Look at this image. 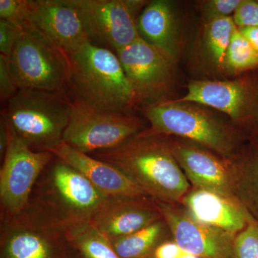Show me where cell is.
I'll use <instances>...</instances> for the list:
<instances>
[{
  "label": "cell",
  "instance_id": "obj_1",
  "mask_svg": "<svg viewBox=\"0 0 258 258\" xmlns=\"http://www.w3.org/2000/svg\"><path fill=\"white\" fill-rule=\"evenodd\" d=\"M90 154L119 169L158 202L176 203L189 189L171 150L170 137L148 128L118 147Z\"/></svg>",
  "mask_w": 258,
  "mask_h": 258
},
{
  "label": "cell",
  "instance_id": "obj_2",
  "mask_svg": "<svg viewBox=\"0 0 258 258\" xmlns=\"http://www.w3.org/2000/svg\"><path fill=\"white\" fill-rule=\"evenodd\" d=\"M68 55L74 99L103 111L134 114L135 96L116 54L89 40Z\"/></svg>",
  "mask_w": 258,
  "mask_h": 258
},
{
  "label": "cell",
  "instance_id": "obj_3",
  "mask_svg": "<svg viewBox=\"0 0 258 258\" xmlns=\"http://www.w3.org/2000/svg\"><path fill=\"white\" fill-rule=\"evenodd\" d=\"M154 134L189 141L224 158H232L247 142V134L208 107L175 100L142 108Z\"/></svg>",
  "mask_w": 258,
  "mask_h": 258
},
{
  "label": "cell",
  "instance_id": "obj_4",
  "mask_svg": "<svg viewBox=\"0 0 258 258\" xmlns=\"http://www.w3.org/2000/svg\"><path fill=\"white\" fill-rule=\"evenodd\" d=\"M31 215L66 232L89 224L108 197L74 168L57 160L36 188Z\"/></svg>",
  "mask_w": 258,
  "mask_h": 258
},
{
  "label": "cell",
  "instance_id": "obj_5",
  "mask_svg": "<svg viewBox=\"0 0 258 258\" xmlns=\"http://www.w3.org/2000/svg\"><path fill=\"white\" fill-rule=\"evenodd\" d=\"M72 100L60 93L20 89L8 102L3 117L30 149L49 151L62 142Z\"/></svg>",
  "mask_w": 258,
  "mask_h": 258
},
{
  "label": "cell",
  "instance_id": "obj_6",
  "mask_svg": "<svg viewBox=\"0 0 258 258\" xmlns=\"http://www.w3.org/2000/svg\"><path fill=\"white\" fill-rule=\"evenodd\" d=\"M9 60L19 90L71 95L69 55L32 25L24 27Z\"/></svg>",
  "mask_w": 258,
  "mask_h": 258
},
{
  "label": "cell",
  "instance_id": "obj_7",
  "mask_svg": "<svg viewBox=\"0 0 258 258\" xmlns=\"http://www.w3.org/2000/svg\"><path fill=\"white\" fill-rule=\"evenodd\" d=\"M115 54L133 90L137 109L179 98L177 61L141 37Z\"/></svg>",
  "mask_w": 258,
  "mask_h": 258
},
{
  "label": "cell",
  "instance_id": "obj_8",
  "mask_svg": "<svg viewBox=\"0 0 258 258\" xmlns=\"http://www.w3.org/2000/svg\"><path fill=\"white\" fill-rule=\"evenodd\" d=\"M146 128L144 120L135 114L103 111L73 99L62 142L90 154L118 147Z\"/></svg>",
  "mask_w": 258,
  "mask_h": 258
},
{
  "label": "cell",
  "instance_id": "obj_9",
  "mask_svg": "<svg viewBox=\"0 0 258 258\" xmlns=\"http://www.w3.org/2000/svg\"><path fill=\"white\" fill-rule=\"evenodd\" d=\"M178 102H191L223 113L237 128L247 132L258 124V70L232 79L190 80Z\"/></svg>",
  "mask_w": 258,
  "mask_h": 258
},
{
  "label": "cell",
  "instance_id": "obj_10",
  "mask_svg": "<svg viewBox=\"0 0 258 258\" xmlns=\"http://www.w3.org/2000/svg\"><path fill=\"white\" fill-rule=\"evenodd\" d=\"M90 40L115 53L140 38L139 15L148 0H71Z\"/></svg>",
  "mask_w": 258,
  "mask_h": 258
},
{
  "label": "cell",
  "instance_id": "obj_11",
  "mask_svg": "<svg viewBox=\"0 0 258 258\" xmlns=\"http://www.w3.org/2000/svg\"><path fill=\"white\" fill-rule=\"evenodd\" d=\"M8 149L0 171V201L8 216L20 215L28 205L32 189L54 155L35 152L10 129Z\"/></svg>",
  "mask_w": 258,
  "mask_h": 258
},
{
  "label": "cell",
  "instance_id": "obj_12",
  "mask_svg": "<svg viewBox=\"0 0 258 258\" xmlns=\"http://www.w3.org/2000/svg\"><path fill=\"white\" fill-rule=\"evenodd\" d=\"M1 236V258H71L64 231L23 212L10 217Z\"/></svg>",
  "mask_w": 258,
  "mask_h": 258
},
{
  "label": "cell",
  "instance_id": "obj_13",
  "mask_svg": "<svg viewBox=\"0 0 258 258\" xmlns=\"http://www.w3.org/2000/svg\"><path fill=\"white\" fill-rule=\"evenodd\" d=\"M169 137L173 154L195 189L215 191L237 200L232 158L222 157L189 141Z\"/></svg>",
  "mask_w": 258,
  "mask_h": 258
},
{
  "label": "cell",
  "instance_id": "obj_14",
  "mask_svg": "<svg viewBox=\"0 0 258 258\" xmlns=\"http://www.w3.org/2000/svg\"><path fill=\"white\" fill-rule=\"evenodd\" d=\"M157 205L181 250L199 258H234L237 235L202 223L168 203L157 201Z\"/></svg>",
  "mask_w": 258,
  "mask_h": 258
},
{
  "label": "cell",
  "instance_id": "obj_15",
  "mask_svg": "<svg viewBox=\"0 0 258 258\" xmlns=\"http://www.w3.org/2000/svg\"><path fill=\"white\" fill-rule=\"evenodd\" d=\"M29 25L67 54L90 40L71 0H31Z\"/></svg>",
  "mask_w": 258,
  "mask_h": 258
},
{
  "label": "cell",
  "instance_id": "obj_16",
  "mask_svg": "<svg viewBox=\"0 0 258 258\" xmlns=\"http://www.w3.org/2000/svg\"><path fill=\"white\" fill-rule=\"evenodd\" d=\"M157 205L147 198L108 197L90 225L109 240L131 235L161 220Z\"/></svg>",
  "mask_w": 258,
  "mask_h": 258
},
{
  "label": "cell",
  "instance_id": "obj_17",
  "mask_svg": "<svg viewBox=\"0 0 258 258\" xmlns=\"http://www.w3.org/2000/svg\"><path fill=\"white\" fill-rule=\"evenodd\" d=\"M235 28L232 17L202 21L189 54V67L198 80L227 79L226 55Z\"/></svg>",
  "mask_w": 258,
  "mask_h": 258
},
{
  "label": "cell",
  "instance_id": "obj_18",
  "mask_svg": "<svg viewBox=\"0 0 258 258\" xmlns=\"http://www.w3.org/2000/svg\"><path fill=\"white\" fill-rule=\"evenodd\" d=\"M57 160L74 168L108 197H149L130 178L114 166L76 150L63 142L47 151Z\"/></svg>",
  "mask_w": 258,
  "mask_h": 258
},
{
  "label": "cell",
  "instance_id": "obj_19",
  "mask_svg": "<svg viewBox=\"0 0 258 258\" xmlns=\"http://www.w3.org/2000/svg\"><path fill=\"white\" fill-rule=\"evenodd\" d=\"M138 30L141 38L179 62L186 43L175 3L169 0L149 1L139 15Z\"/></svg>",
  "mask_w": 258,
  "mask_h": 258
},
{
  "label": "cell",
  "instance_id": "obj_20",
  "mask_svg": "<svg viewBox=\"0 0 258 258\" xmlns=\"http://www.w3.org/2000/svg\"><path fill=\"white\" fill-rule=\"evenodd\" d=\"M183 204L195 220L235 235L254 220L238 200L208 190H191Z\"/></svg>",
  "mask_w": 258,
  "mask_h": 258
},
{
  "label": "cell",
  "instance_id": "obj_21",
  "mask_svg": "<svg viewBox=\"0 0 258 258\" xmlns=\"http://www.w3.org/2000/svg\"><path fill=\"white\" fill-rule=\"evenodd\" d=\"M232 161L236 198L258 222V151L247 144Z\"/></svg>",
  "mask_w": 258,
  "mask_h": 258
},
{
  "label": "cell",
  "instance_id": "obj_22",
  "mask_svg": "<svg viewBox=\"0 0 258 258\" xmlns=\"http://www.w3.org/2000/svg\"><path fill=\"white\" fill-rule=\"evenodd\" d=\"M167 225L159 220L131 235L110 240L120 258H153L156 248L163 242Z\"/></svg>",
  "mask_w": 258,
  "mask_h": 258
},
{
  "label": "cell",
  "instance_id": "obj_23",
  "mask_svg": "<svg viewBox=\"0 0 258 258\" xmlns=\"http://www.w3.org/2000/svg\"><path fill=\"white\" fill-rule=\"evenodd\" d=\"M75 249L84 258H120L108 239L89 224L66 231Z\"/></svg>",
  "mask_w": 258,
  "mask_h": 258
},
{
  "label": "cell",
  "instance_id": "obj_24",
  "mask_svg": "<svg viewBox=\"0 0 258 258\" xmlns=\"http://www.w3.org/2000/svg\"><path fill=\"white\" fill-rule=\"evenodd\" d=\"M258 70V52L236 26L225 60L227 79Z\"/></svg>",
  "mask_w": 258,
  "mask_h": 258
},
{
  "label": "cell",
  "instance_id": "obj_25",
  "mask_svg": "<svg viewBox=\"0 0 258 258\" xmlns=\"http://www.w3.org/2000/svg\"><path fill=\"white\" fill-rule=\"evenodd\" d=\"M234 258H258V222L253 220L236 236Z\"/></svg>",
  "mask_w": 258,
  "mask_h": 258
},
{
  "label": "cell",
  "instance_id": "obj_26",
  "mask_svg": "<svg viewBox=\"0 0 258 258\" xmlns=\"http://www.w3.org/2000/svg\"><path fill=\"white\" fill-rule=\"evenodd\" d=\"M31 0H0V20L23 28L29 24Z\"/></svg>",
  "mask_w": 258,
  "mask_h": 258
},
{
  "label": "cell",
  "instance_id": "obj_27",
  "mask_svg": "<svg viewBox=\"0 0 258 258\" xmlns=\"http://www.w3.org/2000/svg\"><path fill=\"white\" fill-rule=\"evenodd\" d=\"M242 0H203L198 5L202 21L232 17Z\"/></svg>",
  "mask_w": 258,
  "mask_h": 258
},
{
  "label": "cell",
  "instance_id": "obj_28",
  "mask_svg": "<svg viewBox=\"0 0 258 258\" xmlns=\"http://www.w3.org/2000/svg\"><path fill=\"white\" fill-rule=\"evenodd\" d=\"M232 19L237 28H258V0H242Z\"/></svg>",
  "mask_w": 258,
  "mask_h": 258
},
{
  "label": "cell",
  "instance_id": "obj_29",
  "mask_svg": "<svg viewBox=\"0 0 258 258\" xmlns=\"http://www.w3.org/2000/svg\"><path fill=\"white\" fill-rule=\"evenodd\" d=\"M11 69L9 57L0 55V98L2 101H9L18 92Z\"/></svg>",
  "mask_w": 258,
  "mask_h": 258
},
{
  "label": "cell",
  "instance_id": "obj_30",
  "mask_svg": "<svg viewBox=\"0 0 258 258\" xmlns=\"http://www.w3.org/2000/svg\"><path fill=\"white\" fill-rule=\"evenodd\" d=\"M23 29L4 20H0V52L10 57Z\"/></svg>",
  "mask_w": 258,
  "mask_h": 258
},
{
  "label": "cell",
  "instance_id": "obj_31",
  "mask_svg": "<svg viewBox=\"0 0 258 258\" xmlns=\"http://www.w3.org/2000/svg\"><path fill=\"white\" fill-rule=\"evenodd\" d=\"M182 252L174 241H165L156 248L153 258H179Z\"/></svg>",
  "mask_w": 258,
  "mask_h": 258
},
{
  "label": "cell",
  "instance_id": "obj_32",
  "mask_svg": "<svg viewBox=\"0 0 258 258\" xmlns=\"http://www.w3.org/2000/svg\"><path fill=\"white\" fill-rule=\"evenodd\" d=\"M10 139V128L6 120L3 116L0 119V157H5Z\"/></svg>",
  "mask_w": 258,
  "mask_h": 258
},
{
  "label": "cell",
  "instance_id": "obj_33",
  "mask_svg": "<svg viewBox=\"0 0 258 258\" xmlns=\"http://www.w3.org/2000/svg\"><path fill=\"white\" fill-rule=\"evenodd\" d=\"M237 28L258 52V28L247 27V28Z\"/></svg>",
  "mask_w": 258,
  "mask_h": 258
},
{
  "label": "cell",
  "instance_id": "obj_34",
  "mask_svg": "<svg viewBox=\"0 0 258 258\" xmlns=\"http://www.w3.org/2000/svg\"><path fill=\"white\" fill-rule=\"evenodd\" d=\"M247 144L258 151V124L247 132Z\"/></svg>",
  "mask_w": 258,
  "mask_h": 258
},
{
  "label": "cell",
  "instance_id": "obj_35",
  "mask_svg": "<svg viewBox=\"0 0 258 258\" xmlns=\"http://www.w3.org/2000/svg\"><path fill=\"white\" fill-rule=\"evenodd\" d=\"M179 258H199L196 257V256L192 255V254L186 253V252H184L183 251L182 253H181V256H180Z\"/></svg>",
  "mask_w": 258,
  "mask_h": 258
}]
</instances>
